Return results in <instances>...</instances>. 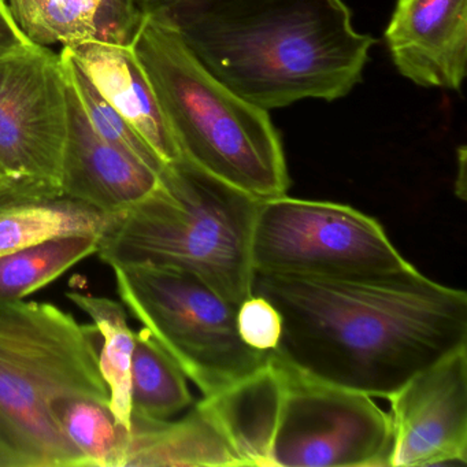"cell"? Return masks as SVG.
Wrapping results in <instances>:
<instances>
[{"label": "cell", "mask_w": 467, "mask_h": 467, "mask_svg": "<svg viewBox=\"0 0 467 467\" xmlns=\"http://www.w3.org/2000/svg\"><path fill=\"white\" fill-rule=\"evenodd\" d=\"M253 294L283 318L272 351L319 381L388 399L467 344V294L417 267L384 275L255 273Z\"/></svg>", "instance_id": "cell-1"}, {"label": "cell", "mask_w": 467, "mask_h": 467, "mask_svg": "<svg viewBox=\"0 0 467 467\" xmlns=\"http://www.w3.org/2000/svg\"><path fill=\"white\" fill-rule=\"evenodd\" d=\"M198 61L264 110L347 97L374 39L343 0H187L158 12Z\"/></svg>", "instance_id": "cell-2"}, {"label": "cell", "mask_w": 467, "mask_h": 467, "mask_svg": "<svg viewBox=\"0 0 467 467\" xmlns=\"http://www.w3.org/2000/svg\"><path fill=\"white\" fill-rule=\"evenodd\" d=\"M130 46L182 160L258 201L286 195L291 179L269 111L214 78L161 16H141Z\"/></svg>", "instance_id": "cell-3"}, {"label": "cell", "mask_w": 467, "mask_h": 467, "mask_svg": "<svg viewBox=\"0 0 467 467\" xmlns=\"http://www.w3.org/2000/svg\"><path fill=\"white\" fill-rule=\"evenodd\" d=\"M258 203L182 160L168 166L151 195L109 215L97 254L110 267L152 265L192 273L239 307L253 295Z\"/></svg>", "instance_id": "cell-4"}, {"label": "cell", "mask_w": 467, "mask_h": 467, "mask_svg": "<svg viewBox=\"0 0 467 467\" xmlns=\"http://www.w3.org/2000/svg\"><path fill=\"white\" fill-rule=\"evenodd\" d=\"M102 338L51 303L0 302V428L26 467H87L53 406L67 396L110 403L100 373Z\"/></svg>", "instance_id": "cell-5"}, {"label": "cell", "mask_w": 467, "mask_h": 467, "mask_svg": "<svg viewBox=\"0 0 467 467\" xmlns=\"http://www.w3.org/2000/svg\"><path fill=\"white\" fill-rule=\"evenodd\" d=\"M128 311L157 338L203 396L258 370L270 352L243 343L237 306L192 273L135 265L111 267Z\"/></svg>", "instance_id": "cell-6"}, {"label": "cell", "mask_w": 467, "mask_h": 467, "mask_svg": "<svg viewBox=\"0 0 467 467\" xmlns=\"http://www.w3.org/2000/svg\"><path fill=\"white\" fill-rule=\"evenodd\" d=\"M251 264L255 273L318 277L384 275L415 267L370 215L346 204L286 195L259 201Z\"/></svg>", "instance_id": "cell-7"}, {"label": "cell", "mask_w": 467, "mask_h": 467, "mask_svg": "<svg viewBox=\"0 0 467 467\" xmlns=\"http://www.w3.org/2000/svg\"><path fill=\"white\" fill-rule=\"evenodd\" d=\"M275 359L283 371V392L270 466H390V415L371 396L319 381Z\"/></svg>", "instance_id": "cell-8"}, {"label": "cell", "mask_w": 467, "mask_h": 467, "mask_svg": "<svg viewBox=\"0 0 467 467\" xmlns=\"http://www.w3.org/2000/svg\"><path fill=\"white\" fill-rule=\"evenodd\" d=\"M67 84L61 57L32 46L0 59V168L16 192L62 195Z\"/></svg>", "instance_id": "cell-9"}, {"label": "cell", "mask_w": 467, "mask_h": 467, "mask_svg": "<svg viewBox=\"0 0 467 467\" xmlns=\"http://www.w3.org/2000/svg\"><path fill=\"white\" fill-rule=\"evenodd\" d=\"M390 466L467 462V344L409 379L388 398Z\"/></svg>", "instance_id": "cell-10"}, {"label": "cell", "mask_w": 467, "mask_h": 467, "mask_svg": "<svg viewBox=\"0 0 467 467\" xmlns=\"http://www.w3.org/2000/svg\"><path fill=\"white\" fill-rule=\"evenodd\" d=\"M384 37L393 65L407 80L425 88H462L467 0H396Z\"/></svg>", "instance_id": "cell-11"}, {"label": "cell", "mask_w": 467, "mask_h": 467, "mask_svg": "<svg viewBox=\"0 0 467 467\" xmlns=\"http://www.w3.org/2000/svg\"><path fill=\"white\" fill-rule=\"evenodd\" d=\"M67 84V139L62 195L111 215L135 206L161 185V176L139 158L109 143L92 127L75 88Z\"/></svg>", "instance_id": "cell-12"}, {"label": "cell", "mask_w": 467, "mask_h": 467, "mask_svg": "<svg viewBox=\"0 0 467 467\" xmlns=\"http://www.w3.org/2000/svg\"><path fill=\"white\" fill-rule=\"evenodd\" d=\"M64 48L166 165L182 160L157 95L130 46L88 40Z\"/></svg>", "instance_id": "cell-13"}, {"label": "cell", "mask_w": 467, "mask_h": 467, "mask_svg": "<svg viewBox=\"0 0 467 467\" xmlns=\"http://www.w3.org/2000/svg\"><path fill=\"white\" fill-rule=\"evenodd\" d=\"M244 466L202 401L179 420L130 417L125 467Z\"/></svg>", "instance_id": "cell-14"}, {"label": "cell", "mask_w": 467, "mask_h": 467, "mask_svg": "<svg viewBox=\"0 0 467 467\" xmlns=\"http://www.w3.org/2000/svg\"><path fill=\"white\" fill-rule=\"evenodd\" d=\"M283 392V371L270 351L258 370L202 403L212 412L244 466H270V444Z\"/></svg>", "instance_id": "cell-15"}, {"label": "cell", "mask_w": 467, "mask_h": 467, "mask_svg": "<svg viewBox=\"0 0 467 467\" xmlns=\"http://www.w3.org/2000/svg\"><path fill=\"white\" fill-rule=\"evenodd\" d=\"M109 215L65 195L0 193V256L59 234H98Z\"/></svg>", "instance_id": "cell-16"}, {"label": "cell", "mask_w": 467, "mask_h": 467, "mask_svg": "<svg viewBox=\"0 0 467 467\" xmlns=\"http://www.w3.org/2000/svg\"><path fill=\"white\" fill-rule=\"evenodd\" d=\"M187 376L147 327L136 333L130 368V407L133 417L171 420L192 407ZM130 415V417H132Z\"/></svg>", "instance_id": "cell-17"}, {"label": "cell", "mask_w": 467, "mask_h": 467, "mask_svg": "<svg viewBox=\"0 0 467 467\" xmlns=\"http://www.w3.org/2000/svg\"><path fill=\"white\" fill-rule=\"evenodd\" d=\"M98 234H59L0 256V302H16L94 255Z\"/></svg>", "instance_id": "cell-18"}, {"label": "cell", "mask_w": 467, "mask_h": 467, "mask_svg": "<svg viewBox=\"0 0 467 467\" xmlns=\"http://www.w3.org/2000/svg\"><path fill=\"white\" fill-rule=\"evenodd\" d=\"M67 297L88 314L99 330V366L110 392L109 406L119 425L130 431V368L136 332L128 324L127 308L116 300L80 292H67Z\"/></svg>", "instance_id": "cell-19"}, {"label": "cell", "mask_w": 467, "mask_h": 467, "mask_svg": "<svg viewBox=\"0 0 467 467\" xmlns=\"http://www.w3.org/2000/svg\"><path fill=\"white\" fill-rule=\"evenodd\" d=\"M54 417L87 467H125L130 431L119 425L109 401L67 396L53 406Z\"/></svg>", "instance_id": "cell-20"}, {"label": "cell", "mask_w": 467, "mask_h": 467, "mask_svg": "<svg viewBox=\"0 0 467 467\" xmlns=\"http://www.w3.org/2000/svg\"><path fill=\"white\" fill-rule=\"evenodd\" d=\"M26 39L36 46L62 47L102 42V0H5Z\"/></svg>", "instance_id": "cell-21"}, {"label": "cell", "mask_w": 467, "mask_h": 467, "mask_svg": "<svg viewBox=\"0 0 467 467\" xmlns=\"http://www.w3.org/2000/svg\"><path fill=\"white\" fill-rule=\"evenodd\" d=\"M59 57H61L65 78L75 88L94 130L109 143L139 158L141 162L146 163L162 177L169 165L155 154L154 150L136 132L135 128L99 94L94 84L87 78L86 73L78 67L64 47Z\"/></svg>", "instance_id": "cell-22"}, {"label": "cell", "mask_w": 467, "mask_h": 467, "mask_svg": "<svg viewBox=\"0 0 467 467\" xmlns=\"http://www.w3.org/2000/svg\"><path fill=\"white\" fill-rule=\"evenodd\" d=\"M237 332L243 343L261 352L275 351L283 336V318L261 295L253 294L237 307Z\"/></svg>", "instance_id": "cell-23"}, {"label": "cell", "mask_w": 467, "mask_h": 467, "mask_svg": "<svg viewBox=\"0 0 467 467\" xmlns=\"http://www.w3.org/2000/svg\"><path fill=\"white\" fill-rule=\"evenodd\" d=\"M102 42L130 46L140 23L139 0H102Z\"/></svg>", "instance_id": "cell-24"}, {"label": "cell", "mask_w": 467, "mask_h": 467, "mask_svg": "<svg viewBox=\"0 0 467 467\" xmlns=\"http://www.w3.org/2000/svg\"><path fill=\"white\" fill-rule=\"evenodd\" d=\"M32 46L10 15L6 2L0 0V59L23 53Z\"/></svg>", "instance_id": "cell-25"}, {"label": "cell", "mask_w": 467, "mask_h": 467, "mask_svg": "<svg viewBox=\"0 0 467 467\" xmlns=\"http://www.w3.org/2000/svg\"><path fill=\"white\" fill-rule=\"evenodd\" d=\"M0 467H26L23 456L7 439L2 428H0Z\"/></svg>", "instance_id": "cell-26"}, {"label": "cell", "mask_w": 467, "mask_h": 467, "mask_svg": "<svg viewBox=\"0 0 467 467\" xmlns=\"http://www.w3.org/2000/svg\"><path fill=\"white\" fill-rule=\"evenodd\" d=\"M182 2H187V0H139V4H140V10L143 15L158 12V10L173 6V5L182 4Z\"/></svg>", "instance_id": "cell-27"}, {"label": "cell", "mask_w": 467, "mask_h": 467, "mask_svg": "<svg viewBox=\"0 0 467 467\" xmlns=\"http://www.w3.org/2000/svg\"><path fill=\"white\" fill-rule=\"evenodd\" d=\"M12 190V184H10L9 179H7L5 171L0 168V193L6 192V191Z\"/></svg>", "instance_id": "cell-28"}]
</instances>
